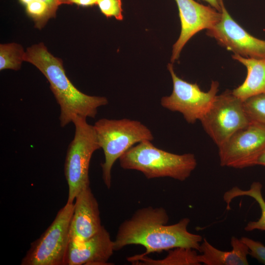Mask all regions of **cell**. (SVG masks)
Listing matches in <instances>:
<instances>
[{
	"label": "cell",
	"mask_w": 265,
	"mask_h": 265,
	"mask_svg": "<svg viewBox=\"0 0 265 265\" xmlns=\"http://www.w3.org/2000/svg\"><path fill=\"white\" fill-rule=\"evenodd\" d=\"M168 221L169 216L163 208L150 206L138 209L120 224L113 240L114 251L132 244L144 246L146 251L143 255L178 247L199 250L203 238L188 231V218L171 225L167 224Z\"/></svg>",
	"instance_id": "1"
},
{
	"label": "cell",
	"mask_w": 265,
	"mask_h": 265,
	"mask_svg": "<svg viewBox=\"0 0 265 265\" xmlns=\"http://www.w3.org/2000/svg\"><path fill=\"white\" fill-rule=\"evenodd\" d=\"M24 61L35 66L44 75L60 106V125L64 127L76 116L95 118L98 108L108 104L105 97L90 96L78 90L66 75L62 60L52 55L41 42L28 48Z\"/></svg>",
	"instance_id": "2"
},
{
	"label": "cell",
	"mask_w": 265,
	"mask_h": 265,
	"mask_svg": "<svg viewBox=\"0 0 265 265\" xmlns=\"http://www.w3.org/2000/svg\"><path fill=\"white\" fill-rule=\"evenodd\" d=\"M120 166L141 172L148 179L169 177L184 181L196 167L194 154H176L155 147L151 141L136 144L119 159Z\"/></svg>",
	"instance_id": "3"
},
{
	"label": "cell",
	"mask_w": 265,
	"mask_h": 265,
	"mask_svg": "<svg viewBox=\"0 0 265 265\" xmlns=\"http://www.w3.org/2000/svg\"><path fill=\"white\" fill-rule=\"evenodd\" d=\"M93 127L100 148L104 151L102 176L109 189L115 162L135 144L145 140L152 141L154 136L150 130L140 121L129 119L102 118L96 122Z\"/></svg>",
	"instance_id": "4"
},
{
	"label": "cell",
	"mask_w": 265,
	"mask_h": 265,
	"mask_svg": "<svg viewBox=\"0 0 265 265\" xmlns=\"http://www.w3.org/2000/svg\"><path fill=\"white\" fill-rule=\"evenodd\" d=\"M72 122L75 135L68 146L64 163L69 203H73L79 193L89 186L90 161L94 152L100 148L93 126L87 122L86 118L76 116Z\"/></svg>",
	"instance_id": "5"
},
{
	"label": "cell",
	"mask_w": 265,
	"mask_h": 265,
	"mask_svg": "<svg viewBox=\"0 0 265 265\" xmlns=\"http://www.w3.org/2000/svg\"><path fill=\"white\" fill-rule=\"evenodd\" d=\"M74 203H66L53 222L31 243L22 259V265H63L69 238V228Z\"/></svg>",
	"instance_id": "6"
},
{
	"label": "cell",
	"mask_w": 265,
	"mask_h": 265,
	"mask_svg": "<svg viewBox=\"0 0 265 265\" xmlns=\"http://www.w3.org/2000/svg\"><path fill=\"white\" fill-rule=\"evenodd\" d=\"M199 121L217 147L250 123L244 110L243 101L229 89L216 95Z\"/></svg>",
	"instance_id": "7"
},
{
	"label": "cell",
	"mask_w": 265,
	"mask_h": 265,
	"mask_svg": "<svg viewBox=\"0 0 265 265\" xmlns=\"http://www.w3.org/2000/svg\"><path fill=\"white\" fill-rule=\"evenodd\" d=\"M167 69L173 82L170 95L162 97L161 106L170 111L181 113L189 124L200 120L207 111L217 95L219 83L212 81L209 90L202 91L196 83H190L179 78L175 73L172 63Z\"/></svg>",
	"instance_id": "8"
},
{
	"label": "cell",
	"mask_w": 265,
	"mask_h": 265,
	"mask_svg": "<svg viewBox=\"0 0 265 265\" xmlns=\"http://www.w3.org/2000/svg\"><path fill=\"white\" fill-rule=\"evenodd\" d=\"M218 148L222 166L242 169L256 165L265 151V125L251 122Z\"/></svg>",
	"instance_id": "9"
},
{
	"label": "cell",
	"mask_w": 265,
	"mask_h": 265,
	"mask_svg": "<svg viewBox=\"0 0 265 265\" xmlns=\"http://www.w3.org/2000/svg\"><path fill=\"white\" fill-rule=\"evenodd\" d=\"M221 17L206 34L219 45L244 57L265 59V40L251 35L231 16L220 0Z\"/></svg>",
	"instance_id": "10"
},
{
	"label": "cell",
	"mask_w": 265,
	"mask_h": 265,
	"mask_svg": "<svg viewBox=\"0 0 265 265\" xmlns=\"http://www.w3.org/2000/svg\"><path fill=\"white\" fill-rule=\"evenodd\" d=\"M179 10L181 30L173 46L171 63L177 60L181 51L195 34L203 29H209L220 19L221 12L211 6H206L194 0H175Z\"/></svg>",
	"instance_id": "11"
},
{
	"label": "cell",
	"mask_w": 265,
	"mask_h": 265,
	"mask_svg": "<svg viewBox=\"0 0 265 265\" xmlns=\"http://www.w3.org/2000/svg\"><path fill=\"white\" fill-rule=\"evenodd\" d=\"M115 251L113 240L103 226L91 238L82 241L69 240L63 265H105Z\"/></svg>",
	"instance_id": "12"
},
{
	"label": "cell",
	"mask_w": 265,
	"mask_h": 265,
	"mask_svg": "<svg viewBox=\"0 0 265 265\" xmlns=\"http://www.w3.org/2000/svg\"><path fill=\"white\" fill-rule=\"evenodd\" d=\"M99 205L90 186L83 188L75 199L69 228L70 240L82 241L102 228Z\"/></svg>",
	"instance_id": "13"
},
{
	"label": "cell",
	"mask_w": 265,
	"mask_h": 265,
	"mask_svg": "<svg viewBox=\"0 0 265 265\" xmlns=\"http://www.w3.org/2000/svg\"><path fill=\"white\" fill-rule=\"evenodd\" d=\"M232 249L222 251L214 247L205 238L200 244L199 254L200 263L205 265H247L249 250L247 245L235 237L231 239Z\"/></svg>",
	"instance_id": "14"
},
{
	"label": "cell",
	"mask_w": 265,
	"mask_h": 265,
	"mask_svg": "<svg viewBox=\"0 0 265 265\" xmlns=\"http://www.w3.org/2000/svg\"><path fill=\"white\" fill-rule=\"evenodd\" d=\"M232 58L243 65L247 70L244 81L232 90L233 93L242 101L265 93V59L244 57L237 54H233Z\"/></svg>",
	"instance_id": "15"
},
{
	"label": "cell",
	"mask_w": 265,
	"mask_h": 265,
	"mask_svg": "<svg viewBox=\"0 0 265 265\" xmlns=\"http://www.w3.org/2000/svg\"><path fill=\"white\" fill-rule=\"evenodd\" d=\"M197 250L189 248L178 247L173 249L162 259L154 260L142 254L129 257L127 260L139 265H199Z\"/></svg>",
	"instance_id": "16"
},
{
	"label": "cell",
	"mask_w": 265,
	"mask_h": 265,
	"mask_svg": "<svg viewBox=\"0 0 265 265\" xmlns=\"http://www.w3.org/2000/svg\"><path fill=\"white\" fill-rule=\"evenodd\" d=\"M262 185L259 182H254L247 190H243L238 186H234L223 194V200L227 205V209H230V204L235 198L240 196H249L253 198L258 204L261 211L260 218L257 221L249 222L244 227L247 232L255 230L265 231V200L262 193Z\"/></svg>",
	"instance_id": "17"
},
{
	"label": "cell",
	"mask_w": 265,
	"mask_h": 265,
	"mask_svg": "<svg viewBox=\"0 0 265 265\" xmlns=\"http://www.w3.org/2000/svg\"><path fill=\"white\" fill-rule=\"evenodd\" d=\"M25 52L23 47L17 43L0 45V70L21 68Z\"/></svg>",
	"instance_id": "18"
},
{
	"label": "cell",
	"mask_w": 265,
	"mask_h": 265,
	"mask_svg": "<svg viewBox=\"0 0 265 265\" xmlns=\"http://www.w3.org/2000/svg\"><path fill=\"white\" fill-rule=\"evenodd\" d=\"M245 113L250 122L265 125V93L250 97L243 101Z\"/></svg>",
	"instance_id": "19"
},
{
	"label": "cell",
	"mask_w": 265,
	"mask_h": 265,
	"mask_svg": "<svg viewBox=\"0 0 265 265\" xmlns=\"http://www.w3.org/2000/svg\"><path fill=\"white\" fill-rule=\"evenodd\" d=\"M97 5L106 18L114 17L119 21L123 19L122 0H97Z\"/></svg>",
	"instance_id": "20"
},
{
	"label": "cell",
	"mask_w": 265,
	"mask_h": 265,
	"mask_svg": "<svg viewBox=\"0 0 265 265\" xmlns=\"http://www.w3.org/2000/svg\"><path fill=\"white\" fill-rule=\"evenodd\" d=\"M241 240L247 245L249 255L265 265V246L261 242L242 237Z\"/></svg>",
	"instance_id": "21"
},
{
	"label": "cell",
	"mask_w": 265,
	"mask_h": 265,
	"mask_svg": "<svg viewBox=\"0 0 265 265\" xmlns=\"http://www.w3.org/2000/svg\"><path fill=\"white\" fill-rule=\"evenodd\" d=\"M97 0H60L59 4H76L83 7L93 6L97 5Z\"/></svg>",
	"instance_id": "22"
},
{
	"label": "cell",
	"mask_w": 265,
	"mask_h": 265,
	"mask_svg": "<svg viewBox=\"0 0 265 265\" xmlns=\"http://www.w3.org/2000/svg\"><path fill=\"white\" fill-rule=\"evenodd\" d=\"M46 3L49 6L53 18L55 17L56 13L58 6L60 5V0H39Z\"/></svg>",
	"instance_id": "23"
},
{
	"label": "cell",
	"mask_w": 265,
	"mask_h": 265,
	"mask_svg": "<svg viewBox=\"0 0 265 265\" xmlns=\"http://www.w3.org/2000/svg\"><path fill=\"white\" fill-rule=\"evenodd\" d=\"M207 2L210 6L220 12L221 6L220 0H202Z\"/></svg>",
	"instance_id": "24"
},
{
	"label": "cell",
	"mask_w": 265,
	"mask_h": 265,
	"mask_svg": "<svg viewBox=\"0 0 265 265\" xmlns=\"http://www.w3.org/2000/svg\"><path fill=\"white\" fill-rule=\"evenodd\" d=\"M256 165H260L265 166V151L259 158L257 160Z\"/></svg>",
	"instance_id": "25"
}]
</instances>
